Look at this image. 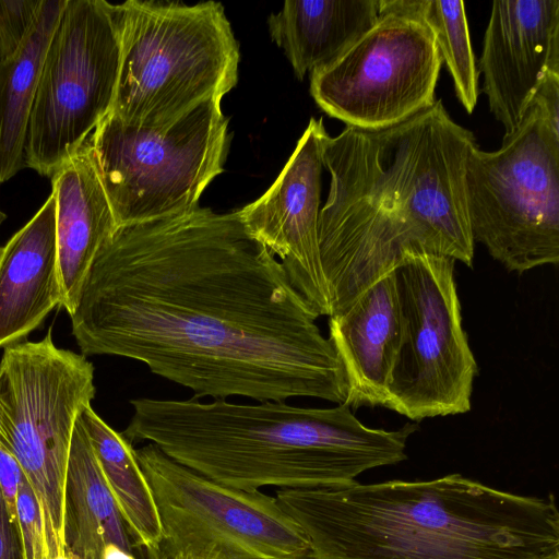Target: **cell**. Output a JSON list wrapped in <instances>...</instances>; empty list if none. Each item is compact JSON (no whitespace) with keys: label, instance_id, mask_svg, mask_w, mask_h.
<instances>
[{"label":"cell","instance_id":"6da1fadb","mask_svg":"<svg viewBox=\"0 0 559 559\" xmlns=\"http://www.w3.org/2000/svg\"><path fill=\"white\" fill-rule=\"evenodd\" d=\"M69 316L85 357L141 361L195 399L346 401L318 316L237 212L197 206L118 226Z\"/></svg>","mask_w":559,"mask_h":559},{"label":"cell","instance_id":"7a4b0ae2","mask_svg":"<svg viewBox=\"0 0 559 559\" xmlns=\"http://www.w3.org/2000/svg\"><path fill=\"white\" fill-rule=\"evenodd\" d=\"M477 145L442 102L388 127L346 126L324 139L330 175L318 237L331 313L345 311L406 257L472 266L465 167Z\"/></svg>","mask_w":559,"mask_h":559},{"label":"cell","instance_id":"3957f363","mask_svg":"<svg viewBox=\"0 0 559 559\" xmlns=\"http://www.w3.org/2000/svg\"><path fill=\"white\" fill-rule=\"evenodd\" d=\"M275 497L317 559H559L552 493L522 496L450 474Z\"/></svg>","mask_w":559,"mask_h":559},{"label":"cell","instance_id":"277c9868","mask_svg":"<svg viewBox=\"0 0 559 559\" xmlns=\"http://www.w3.org/2000/svg\"><path fill=\"white\" fill-rule=\"evenodd\" d=\"M121 432L146 441L191 471L219 484L254 491L338 487L369 469L406 460L418 426H365L346 404L330 408L285 401L255 404L141 397Z\"/></svg>","mask_w":559,"mask_h":559},{"label":"cell","instance_id":"5b68a950","mask_svg":"<svg viewBox=\"0 0 559 559\" xmlns=\"http://www.w3.org/2000/svg\"><path fill=\"white\" fill-rule=\"evenodd\" d=\"M119 7L121 63L109 114L166 127L235 87L239 45L219 2L128 0Z\"/></svg>","mask_w":559,"mask_h":559},{"label":"cell","instance_id":"8992f818","mask_svg":"<svg viewBox=\"0 0 559 559\" xmlns=\"http://www.w3.org/2000/svg\"><path fill=\"white\" fill-rule=\"evenodd\" d=\"M87 358L37 342L4 347L0 359V442L19 462L41 511L47 559L64 554L63 490L75 423L95 396Z\"/></svg>","mask_w":559,"mask_h":559},{"label":"cell","instance_id":"52a82bcc","mask_svg":"<svg viewBox=\"0 0 559 559\" xmlns=\"http://www.w3.org/2000/svg\"><path fill=\"white\" fill-rule=\"evenodd\" d=\"M465 197L474 242L508 271L558 263L559 131L534 100L500 148H472Z\"/></svg>","mask_w":559,"mask_h":559},{"label":"cell","instance_id":"ba28073f","mask_svg":"<svg viewBox=\"0 0 559 559\" xmlns=\"http://www.w3.org/2000/svg\"><path fill=\"white\" fill-rule=\"evenodd\" d=\"M211 97L174 123L147 128L108 114L90 136L95 168L116 226L199 206L223 173L228 118Z\"/></svg>","mask_w":559,"mask_h":559},{"label":"cell","instance_id":"9c48e42d","mask_svg":"<svg viewBox=\"0 0 559 559\" xmlns=\"http://www.w3.org/2000/svg\"><path fill=\"white\" fill-rule=\"evenodd\" d=\"M121 63L119 4L67 0L27 128L25 165L50 177L110 112Z\"/></svg>","mask_w":559,"mask_h":559},{"label":"cell","instance_id":"30bf717a","mask_svg":"<svg viewBox=\"0 0 559 559\" xmlns=\"http://www.w3.org/2000/svg\"><path fill=\"white\" fill-rule=\"evenodd\" d=\"M136 460L159 513L162 556L191 559H317L275 496L214 481L146 443Z\"/></svg>","mask_w":559,"mask_h":559},{"label":"cell","instance_id":"8fae6325","mask_svg":"<svg viewBox=\"0 0 559 559\" xmlns=\"http://www.w3.org/2000/svg\"><path fill=\"white\" fill-rule=\"evenodd\" d=\"M454 262L412 254L393 270L403 336L386 408L414 421L471 409L478 371L462 325Z\"/></svg>","mask_w":559,"mask_h":559},{"label":"cell","instance_id":"7c38bea8","mask_svg":"<svg viewBox=\"0 0 559 559\" xmlns=\"http://www.w3.org/2000/svg\"><path fill=\"white\" fill-rule=\"evenodd\" d=\"M441 66L433 34L421 20L379 12L367 33L311 73L310 93L346 126L388 127L435 104Z\"/></svg>","mask_w":559,"mask_h":559},{"label":"cell","instance_id":"4fadbf2b","mask_svg":"<svg viewBox=\"0 0 559 559\" xmlns=\"http://www.w3.org/2000/svg\"><path fill=\"white\" fill-rule=\"evenodd\" d=\"M326 135L322 118H311L273 185L236 211L247 231L277 257L293 287L318 317L331 313L318 237Z\"/></svg>","mask_w":559,"mask_h":559},{"label":"cell","instance_id":"5bb4252c","mask_svg":"<svg viewBox=\"0 0 559 559\" xmlns=\"http://www.w3.org/2000/svg\"><path fill=\"white\" fill-rule=\"evenodd\" d=\"M559 71V0H496L478 74L504 135L519 127L549 72Z\"/></svg>","mask_w":559,"mask_h":559},{"label":"cell","instance_id":"9a60e30c","mask_svg":"<svg viewBox=\"0 0 559 559\" xmlns=\"http://www.w3.org/2000/svg\"><path fill=\"white\" fill-rule=\"evenodd\" d=\"M403 336L393 271L345 311L329 317V340L343 365L350 408L388 406L389 383Z\"/></svg>","mask_w":559,"mask_h":559},{"label":"cell","instance_id":"2e32d148","mask_svg":"<svg viewBox=\"0 0 559 559\" xmlns=\"http://www.w3.org/2000/svg\"><path fill=\"white\" fill-rule=\"evenodd\" d=\"M62 304L56 194L0 250V347L21 342Z\"/></svg>","mask_w":559,"mask_h":559},{"label":"cell","instance_id":"e0dca14e","mask_svg":"<svg viewBox=\"0 0 559 559\" xmlns=\"http://www.w3.org/2000/svg\"><path fill=\"white\" fill-rule=\"evenodd\" d=\"M63 549L79 559H155L134 538L104 479L79 416L63 490Z\"/></svg>","mask_w":559,"mask_h":559},{"label":"cell","instance_id":"ac0fdd59","mask_svg":"<svg viewBox=\"0 0 559 559\" xmlns=\"http://www.w3.org/2000/svg\"><path fill=\"white\" fill-rule=\"evenodd\" d=\"M61 307L70 314L88 269L117 228L92 157L90 138L52 176Z\"/></svg>","mask_w":559,"mask_h":559},{"label":"cell","instance_id":"d6986e66","mask_svg":"<svg viewBox=\"0 0 559 559\" xmlns=\"http://www.w3.org/2000/svg\"><path fill=\"white\" fill-rule=\"evenodd\" d=\"M379 19V0H287L267 19L271 38L296 76L336 60Z\"/></svg>","mask_w":559,"mask_h":559},{"label":"cell","instance_id":"ffe728a7","mask_svg":"<svg viewBox=\"0 0 559 559\" xmlns=\"http://www.w3.org/2000/svg\"><path fill=\"white\" fill-rule=\"evenodd\" d=\"M67 0H43L21 46L0 60V183L25 165L27 128L50 39Z\"/></svg>","mask_w":559,"mask_h":559},{"label":"cell","instance_id":"44dd1931","mask_svg":"<svg viewBox=\"0 0 559 559\" xmlns=\"http://www.w3.org/2000/svg\"><path fill=\"white\" fill-rule=\"evenodd\" d=\"M80 418L90 438L104 479L136 542L155 559L162 556L164 534L151 486L132 443L92 408Z\"/></svg>","mask_w":559,"mask_h":559},{"label":"cell","instance_id":"7402d4cb","mask_svg":"<svg viewBox=\"0 0 559 559\" xmlns=\"http://www.w3.org/2000/svg\"><path fill=\"white\" fill-rule=\"evenodd\" d=\"M379 12H397L421 20L432 32L455 94L468 114L478 98V71L464 2L461 0H379Z\"/></svg>","mask_w":559,"mask_h":559},{"label":"cell","instance_id":"603a6c76","mask_svg":"<svg viewBox=\"0 0 559 559\" xmlns=\"http://www.w3.org/2000/svg\"><path fill=\"white\" fill-rule=\"evenodd\" d=\"M16 515L26 559H47L39 502L24 474L16 495Z\"/></svg>","mask_w":559,"mask_h":559},{"label":"cell","instance_id":"cb8c5ba5","mask_svg":"<svg viewBox=\"0 0 559 559\" xmlns=\"http://www.w3.org/2000/svg\"><path fill=\"white\" fill-rule=\"evenodd\" d=\"M43 0H0V60L11 56L28 34Z\"/></svg>","mask_w":559,"mask_h":559},{"label":"cell","instance_id":"d4e9b609","mask_svg":"<svg viewBox=\"0 0 559 559\" xmlns=\"http://www.w3.org/2000/svg\"><path fill=\"white\" fill-rule=\"evenodd\" d=\"M0 559H26L16 519L10 513L0 488Z\"/></svg>","mask_w":559,"mask_h":559},{"label":"cell","instance_id":"484cf974","mask_svg":"<svg viewBox=\"0 0 559 559\" xmlns=\"http://www.w3.org/2000/svg\"><path fill=\"white\" fill-rule=\"evenodd\" d=\"M23 474L16 459L0 442V488L10 513L16 520V495Z\"/></svg>","mask_w":559,"mask_h":559},{"label":"cell","instance_id":"4316f807","mask_svg":"<svg viewBox=\"0 0 559 559\" xmlns=\"http://www.w3.org/2000/svg\"><path fill=\"white\" fill-rule=\"evenodd\" d=\"M532 100L540 107L551 127L559 131V71L546 75Z\"/></svg>","mask_w":559,"mask_h":559},{"label":"cell","instance_id":"83f0119b","mask_svg":"<svg viewBox=\"0 0 559 559\" xmlns=\"http://www.w3.org/2000/svg\"><path fill=\"white\" fill-rule=\"evenodd\" d=\"M160 559H191V558L175 555V556H160Z\"/></svg>","mask_w":559,"mask_h":559},{"label":"cell","instance_id":"f1b7e54d","mask_svg":"<svg viewBox=\"0 0 559 559\" xmlns=\"http://www.w3.org/2000/svg\"><path fill=\"white\" fill-rule=\"evenodd\" d=\"M5 219V214L0 210V224ZM1 250V247H0Z\"/></svg>","mask_w":559,"mask_h":559},{"label":"cell","instance_id":"f546056e","mask_svg":"<svg viewBox=\"0 0 559 559\" xmlns=\"http://www.w3.org/2000/svg\"><path fill=\"white\" fill-rule=\"evenodd\" d=\"M52 559H69V557L66 554H63Z\"/></svg>","mask_w":559,"mask_h":559},{"label":"cell","instance_id":"4dcf8cb0","mask_svg":"<svg viewBox=\"0 0 559 559\" xmlns=\"http://www.w3.org/2000/svg\"><path fill=\"white\" fill-rule=\"evenodd\" d=\"M68 557H69V559H79V558H75V557H71V556H68Z\"/></svg>","mask_w":559,"mask_h":559}]
</instances>
